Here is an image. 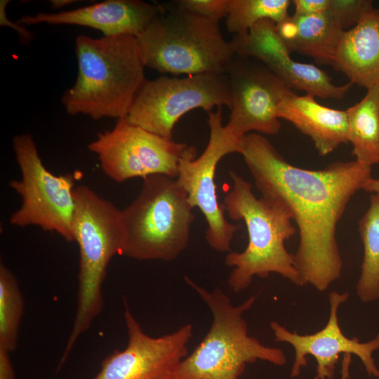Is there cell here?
Returning <instances> with one entry per match:
<instances>
[{"label": "cell", "mask_w": 379, "mask_h": 379, "mask_svg": "<svg viewBox=\"0 0 379 379\" xmlns=\"http://www.w3.org/2000/svg\"><path fill=\"white\" fill-rule=\"evenodd\" d=\"M373 8L371 0H329L328 13L343 31H347Z\"/></svg>", "instance_id": "obj_24"}, {"label": "cell", "mask_w": 379, "mask_h": 379, "mask_svg": "<svg viewBox=\"0 0 379 379\" xmlns=\"http://www.w3.org/2000/svg\"><path fill=\"white\" fill-rule=\"evenodd\" d=\"M124 305L127 345L105 358L93 379H172L188 354L192 325L187 324L171 333L152 337L143 331L128 305Z\"/></svg>", "instance_id": "obj_14"}, {"label": "cell", "mask_w": 379, "mask_h": 379, "mask_svg": "<svg viewBox=\"0 0 379 379\" xmlns=\"http://www.w3.org/2000/svg\"><path fill=\"white\" fill-rule=\"evenodd\" d=\"M191 147L152 133L126 118L117 119L111 130L98 133L88 145L103 173L117 182L155 175L176 178L180 161Z\"/></svg>", "instance_id": "obj_11"}, {"label": "cell", "mask_w": 379, "mask_h": 379, "mask_svg": "<svg viewBox=\"0 0 379 379\" xmlns=\"http://www.w3.org/2000/svg\"><path fill=\"white\" fill-rule=\"evenodd\" d=\"M208 123L210 133L205 149L197 157L196 148L192 146L180 161L175 179L191 206L203 213L207 223L205 238L208 245L218 252H230L238 226L225 218L224 205L218 200L215 175L218 164L225 156L240 152L243 138L222 125L221 107L209 112Z\"/></svg>", "instance_id": "obj_10"}, {"label": "cell", "mask_w": 379, "mask_h": 379, "mask_svg": "<svg viewBox=\"0 0 379 379\" xmlns=\"http://www.w3.org/2000/svg\"><path fill=\"white\" fill-rule=\"evenodd\" d=\"M13 149L21 178L9 182L21 199L20 208L10 217L16 227L37 226L54 232L68 241H74L72 218L74 190L78 173L55 175L44 166L32 135L13 138Z\"/></svg>", "instance_id": "obj_8"}, {"label": "cell", "mask_w": 379, "mask_h": 379, "mask_svg": "<svg viewBox=\"0 0 379 379\" xmlns=\"http://www.w3.org/2000/svg\"><path fill=\"white\" fill-rule=\"evenodd\" d=\"M9 1L8 0L0 1V25L14 29L18 34L20 42L27 44L33 40L34 34L25 26L18 24L17 22H14L8 18L6 9Z\"/></svg>", "instance_id": "obj_27"}, {"label": "cell", "mask_w": 379, "mask_h": 379, "mask_svg": "<svg viewBox=\"0 0 379 379\" xmlns=\"http://www.w3.org/2000/svg\"><path fill=\"white\" fill-rule=\"evenodd\" d=\"M230 41L236 54L260 60L291 89L320 98L340 100L353 84L337 86L324 70L293 59L272 20H261L247 33L234 35Z\"/></svg>", "instance_id": "obj_15"}, {"label": "cell", "mask_w": 379, "mask_h": 379, "mask_svg": "<svg viewBox=\"0 0 379 379\" xmlns=\"http://www.w3.org/2000/svg\"><path fill=\"white\" fill-rule=\"evenodd\" d=\"M363 190L371 194L379 193V179H375L371 177L366 182Z\"/></svg>", "instance_id": "obj_29"}, {"label": "cell", "mask_w": 379, "mask_h": 379, "mask_svg": "<svg viewBox=\"0 0 379 379\" xmlns=\"http://www.w3.org/2000/svg\"><path fill=\"white\" fill-rule=\"evenodd\" d=\"M10 352L0 349V379H15Z\"/></svg>", "instance_id": "obj_28"}, {"label": "cell", "mask_w": 379, "mask_h": 379, "mask_svg": "<svg viewBox=\"0 0 379 379\" xmlns=\"http://www.w3.org/2000/svg\"><path fill=\"white\" fill-rule=\"evenodd\" d=\"M276 29L291 52L331 66L345 32L328 12L310 16L289 15L277 23Z\"/></svg>", "instance_id": "obj_19"}, {"label": "cell", "mask_w": 379, "mask_h": 379, "mask_svg": "<svg viewBox=\"0 0 379 379\" xmlns=\"http://www.w3.org/2000/svg\"><path fill=\"white\" fill-rule=\"evenodd\" d=\"M24 302L12 272L0 263V349L14 351L23 314Z\"/></svg>", "instance_id": "obj_22"}, {"label": "cell", "mask_w": 379, "mask_h": 379, "mask_svg": "<svg viewBox=\"0 0 379 379\" xmlns=\"http://www.w3.org/2000/svg\"><path fill=\"white\" fill-rule=\"evenodd\" d=\"M227 74L204 73L183 77L161 76L146 81L126 117L131 124L167 139L187 112L231 106Z\"/></svg>", "instance_id": "obj_9"}, {"label": "cell", "mask_w": 379, "mask_h": 379, "mask_svg": "<svg viewBox=\"0 0 379 379\" xmlns=\"http://www.w3.org/2000/svg\"><path fill=\"white\" fill-rule=\"evenodd\" d=\"M348 142L359 163L379 164V88L367 90L365 96L346 109Z\"/></svg>", "instance_id": "obj_20"}, {"label": "cell", "mask_w": 379, "mask_h": 379, "mask_svg": "<svg viewBox=\"0 0 379 379\" xmlns=\"http://www.w3.org/2000/svg\"><path fill=\"white\" fill-rule=\"evenodd\" d=\"M51 7L54 9H59L61 8H63L65 6H67L68 5H70L74 2H77V1L74 0H51Z\"/></svg>", "instance_id": "obj_31"}, {"label": "cell", "mask_w": 379, "mask_h": 379, "mask_svg": "<svg viewBox=\"0 0 379 379\" xmlns=\"http://www.w3.org/2000/svg\"><path fill=\"white\" fill-rule=\"evenodd\" d=\"M359 232L364 255L356 293L362 302H372L379 300V193L371 194Z\"/></svg>", "instance_id": "obj_21"}, {"label": "cell", "mask_w": 379, "mask_h": 379, "mask_svg": "<svg viewBox=\"0 0 379 379\" xmlns=\"http://www.w3.org/2000/svg\"><path fill=\"white\" fill-rule=\"evenodd\" d=\"M278 117L307 135L321 156H326L348 142L346 109L322 105L312 94L299 95L291 91L279 105Z\"/></svg>", "instance_id": "obj_17"}, {"label": "cell", "mask_w": 379, "mask_h": 379, "mask_svg": "<svg viewBox=\"0 0 379 379\" xmlns=\"http://www.w3.org/2000/svg\"><path fill=\"white\" fill-rule=\"evenodd\" d=\"M291 3L295 8L293 15L299 16L323 14L329 7V0H293Z\"/></svg>", "instance_id": "obj_26"}, {"label": "cell", "mask_w": 379, "mask_h": 379, "mask_svg": "<svg viewBox=\"0 0 379 379\" xmlns=\"http://www.w3.org/2000/svg\"><path fill=\"white\" fill-rule=\"evenodd\" d=\"M163 7L136 37L145 67L173 75L227 74L236 53L219 22Z\"/></svg>", "instance_id": "obj_6"}, {"label": "cell", "mask_w": 379, "mask_h": 379, "mask_svg": "<svg viewBox=\"0 0 379 379\" xmlns=\"http://www.w3.org/2000/svg\"><path fill=\"white\" fill-rule=\"evenodd\" d=\"M231 190L224 198V207L231 219L244 221L248 236L241 252H229L225 264L232 267L227 283L236 293L251 284L254 277L267 278L276 273L302 286L294 254L285 242L295 233L291 218L281 206L257 198L251 184L234 171H230Z\"/></svg>", "instance_id": "obj_3"}, {"label": "cell", "mask_w": 379, "mask_h": 379, "mask_svg": "<svg viewBox=\"0 0 379 379\" xmlns=\"http://www.w3.org/2000/svg\"><path fill=\"white\" fill-rule=\"evenodd\" d=\"M227 74L232 98L227 128L240 138L250 133L277 134L279 105L292 89L252 57L236 54Z\"/></svg>", "instance_id": "obj_12"}, {"label": "cell", "mask_w": 379, "mask_h": 379, "mask_svg": "<svg viewBox=\"0 0 379 379\" xmlns=\"http://www.w3.org/2000/svg\"><path fill=\"white\" fill-rule=\"evenodd\" d=\"M75 51L78 75L61 98L67 113L94 119L126 118L147 81L137 38L79 34Z\"/></svg>", "instance_id": "obj_2"}, {"label": "cell", "mask_w": 379, "mask_h": 379, "mask_svg": "<svg viewBox=\"0 0 379 379\" xmlns=\"http://www.w3.org/2000/svg\"><path fill=\"white\" fill-rule=\"evenodd\" d=\"M193 208L175 178H144L138 196L121 210V255L138 260L176 259L188 245Z\"/></svg>", "instance_id": "obj_7"}, {"label": "cell", "mask_w": 379, "mask_h": 379, "mask_svg": "<svg viewBox=\"0 0 379 379\" xmlns=\"http://www.w3.org/2000/svg\"><path fill=\"white\" fill-rule=\"evenodd\" d=\"M74 197L72 227L79 249L77 306L60 366L101 312L107 266L115 255H121L124 246L121 210L86 185L76 186Z\"/></svg>", "instance_id": "obj_4"}, {"label": "cell", "mask_w": 379, "mask_h": 379, "mask_svg": "<svg viewBox=\"0 0 379 379\" xmlns=\"http://www.w3.org/2000/svg\"><path fill=\"white\" fill-rule=\"evenodd\" d=\"M332 66L352 84L379 88V9L373 8L343 32Z\"/></svg>", "instance_id": "obj_18"}, {"label": "cell", "mask_w": 379, "mask_h": 379, "mask_svg": "<svg viewBox=\"0 0 379 379\" xmlns=\"http://www.w3.org/2000/svg\"><path fill=\"white\" fill-rule=\"evenodd\" d=\"M173 4L180 9L219 22L227 15L230 0H178Z\"/></svg>", "instance_id": "obj_25"}, {"label": "cell", "mask_w": 379, "mask_h": 379, "mask_svg": "<svg viewBox=\"0 0 379 379\" xmlns=\"http://www.w3.org/2000/svg\"><path fill=\"white\" fill-rule=\"evenodd\" d=\"M185 279L207 305L213 321L204 339L182 359L172 379H239L247 364L258 360L278 366L286 364L282 350L265 345L248 334L244 313L253 306L255 296L234 305L220 288L209 291Z\"/></svg>", "instance_id": "obj_5"}, {"label": "cell", "mask_w": 379, "mask_h": 379, "mask_svg": "<svg viewBox=\"0 0 379 379\" xmlns=\"http://www.w3.org/2000/svg\"><path fill=\"white\" fill-rule=\"evenodd\" d=\"M291 4L289 0H230L227 29L234 35L244 34L263 20L279 23L289 16Z\"/></svg>", "instance_id": "obj_23"}, {"label": "cell", "mask_w": 379, "mask_h": 379, "mask_svg": "<svg viewBox=\"0 0 379 379\" xmlns=\"http://www.w3.org/2000/svg\"><path fill=\"white\" fill-rule=\"evenodd\" d=\"M163 9L159 4L140 0H107L69 11L25 15L16 22L24 26L79 25L98 29L103 36L137 37Z\"/></svg>", "instance_id": "obj_16"}, {"label": "cell", "mask_w": 379, "mask_h": 379, "mask_svg": "<svg viewBox=\"0 0 379 379\" xmlns=\"http://www.w3.org/2000/svg\"><path fill=\"white\" fill-rule=\"evenodd\" d=\"M351 354L343 355V366L341 371V379H347L349 378V368L351 364Z\"/></svg>", "instance_id": "obj_30"}, {"label": "cell", "mask_w": 379, "mask_h": 379, "mask_svg": "<svg viewBox=\"0 0 379 379\" xmlns=\"http://www.w3.org/2000/svg\"><path fill=\"white\" fill-rule=\"evenodd\" d=\"M266 200L288 211L298 226L294 254L302 286L326 291L341 276L343 260L335 233L352 197L371 178V167L357 160L309 170L286 161L263 135L243 137L240 152Z\"/></svg>", "instance_id": "obj_1"}, {"label": "cell", "mask_w": 379, "mask_h": 379, "mask_svg": "<svg viewBox=\"0 0 379 379\" xmlns=\"http://www.w3.org/2000/svg\"><path fill=\"white\" fill-rule=\"evenodd\" d=\"M348 292L333 291L328 295L329 316L326 325L319 331L302 335L290 331L277 321L270 323L276 342L288 343L294 350V361L291 377L297 378L307 364V356L317 361L314 379H333L340 354H354L363 364L370 377H379V369L373 354L379 350V332L371 340L362 343L357 337L348 338L339 325L340 306L349 298Z\"/></svg>", "instance_id": "obj_13"}]
</instances>
